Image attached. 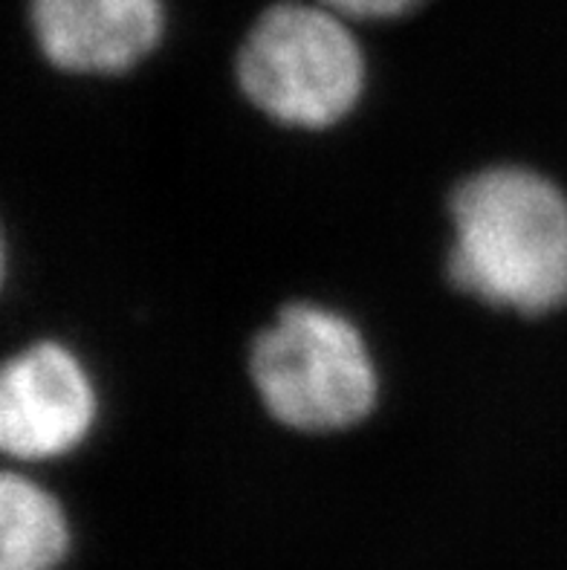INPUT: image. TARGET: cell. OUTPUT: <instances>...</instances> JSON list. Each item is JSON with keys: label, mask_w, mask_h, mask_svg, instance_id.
I'll use <instances>...</instances> for the list:
<instances>
[{"label": "cell", "mask_w": 567, "mask_h": 570, "mask_svg": "<svg viewBox=\"0 0 567 570\" xmlns=\"http://www.w3.org/2000/svg\"><path fill=\"white\" fill-rule=\"evenodd\" d=\"M70 553V521L50 492L23 475L0 481V570H58Z\"/></svg>", "instance_id": "cell-6"}, {"label": "cell", "mask_w": 567, "mask_h": 570, "mask_svg": "<svg viewBox=\"0 0 567 570\" xmlns=\"http://www.w3.org/2000/svg\"><path fill=\"white\" fill-rule=\"evenodd\" d=\"M449 278L525 316L567 302V197L536 171L487 168L454 188Z\"/></svg>", "instance_id": "cell-1"}, {"label": "cell", "mask_w": 567, "mask_h": 570, "mask_svg": "<svg viewBox=\"0 0 567 570\" xmlns=\"http://www.w3.org/2000/svg\"><path fill=\"white\" fill-rule=\"evenodd\" d=\"M252 380L266 412L302 432L360 423L377 403V371L362 333L316 304H290L252 345Z\"/></svg>", "instance_id": "cell-3"}, {"label": "cell", "mask_w": 567, "mask_h": 570, "mask_svg": "<svg viewBox=\"0 0 567 570\" xmlns=\"http://www.w3.org/2000/svg\"><path fill=\"white\" fill-rule=\"evenodd\" d=\"M345 14L284 0L252 23L237 52V81L270 119L328 128L345 119L365 87V58Z\"/></svg>", "instance_id": "cell-2"}, {"label": "cell", "mask_w": 567, "mask_h": 570, "mask_svg": "<svg viewBox=\"0 0 567 570\" xmlns=\"http://www.w3.org/2000/svg\"><path fill=\"white\" fill-rule=\"evenodd\" d=\"M345 18H397L414 9L420 0H319Z\"/></svg>", "instance_id": "cell-7"}, {"label": "cell", "mask_w": 567, "mask_h": 570, "mask_svg": "<svg viewBox=\"0 0 567 570\" xmlns=\"http://www.w3.org/2000/svg\"><path fill=\"white\" fill-rule=\"evenodd\" d=\"M29 27L58 70L116 76L154 52L166 9L159 0H29Z\"/></svg>", "instance_id": "cell-5"}, {"label": "cell", "mask_w": 567, "mask_h": 570, "mask_svg": "<svg viewBox=\"0 0 567 570\" xmlns=\"http://www.w3.org/2000/svg\"><path fill=\"white\" fill-rule=\"evenodd\" d=\"M96 391L85 365L58 342H38L0 376V446L18 461H50L94 429Z\"/></svg>", "instance_id": "cell-4"}]
</instances>
